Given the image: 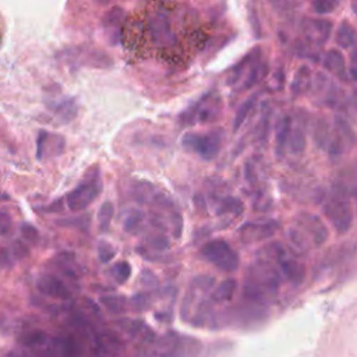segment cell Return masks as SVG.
Returning <instances> with one entry per match:
<instances>
[{"label": "cell", "mask_w": 357, "mask_h": 357, "mask_svg": "<svg viewBox=\"0 0 357 357\" xmlns=\"http://www.w3.org/2000/svg\"><path fill=\"white\" fill-rule=\"evenodd\" d=\"M280 279L282 275L279 268L275 266V261L264 255H258L247 269L243 297L250 303L264 305L276 297L280 287Z\"/></svg>", "instance_id": "1"}, {"label": "cell", "mask_w": 357, "mask_h": 357, "mask_svg": "<svg viewBox=\"0 0 357 357\" xmlns=\"http://www.w3.org/2000/svg\"><path fill=\"white\" fill-rule=\"evenodd\" d=\"M215 279L209 275L195 276L181 304V318L192 326H211L219 324L218 315L213 311V301L209 297V291L213 289Z\"/></svg>", "instance_id": "2"}, {"label": "cell", "mask_w": 357, "mask_h": 357, "mask_svg": "<svg viewBox=\"0 0 357 357\" xmlns=\"http://www.w3.org/2000/svg\"><path fill=\"white\" fill-rule=\"evenodd\" d=\"M324 213L339 234H344L351 229L354 211L347 185L342 181H335L332 184L331 195L324 204Z\"/></svg>", "instance_id": "3"}, {"label": "cell", "mask_w": 357, "mask_h": 357, "mask_svg": "<svg viewBox=\"0 0 357 357\" xmlns=\"http://www.w3.org/2000/svg\"><path fill=\"white\" fill-rule=\"evenodd\" d=\"M223 110L222 98L216 91H208L195 102L188 105L177 117L180 127H190L194 124H208L219 120Z\"/></svg>", "instance_id": "4"}, {"label": "cell", "mask_w": 357, "mask_h": 357, "mask_svg": "<svg viewBox=\"0 0 357 357\" xmlns=\"http://www.w3.org/2000/svg\"><path fill=\"white\" fill-rule=\"evenodd\" d=\"M102 188L103 183L100 178V170L95 165L88 169L86 176L82 178V181L66 195L67 208L71 212L85 211L102 194Z\"/></svg>", "instance_id": "5"}, {"label": "cell", "mask_w": 357, "mask_h": 357, "mask_svg": "<svg viewBox=\"0 0 357 357\" xmlns=\"http://www.w3.org/2000/svg\"><path fill=\"white\" fill-rule=\"evenodd\" d=\"M225 130L222 127H213L205 134L185 132L181 137V145L184 149L197 153L204 160L215 159L223 145Z\"/></svg>", "instance_id": "6"}, {"label": "cell", "mask_w": 357, "mask_h": 357, "mask_svg": "<svg viewBox=\"0 0 357 357\" xmlns=\"http://www.w3.org/2000/svg\"><path fill=\"white\" fill-rule=\"evenodd\" d=\"M199 255L202 259L213 265L223 272H234L240 266V257L231 248V245L223 238H212L206 241L201 250Z\"/></svg>", "instance_id": "7"}, {"label": "cell", "mask_w": 357, "mask_h": 357, "mask_svg": "<svg viewBox=\"0 0 357 357\" xmlns=\"http://www.w3.org/2000/svg\"><path fill=\"white\" fill-rule=\"evenodd\" d=\"M146 29L151 40L158 47H172L177 43V36L172 28L167 10L158 7L148 14Z\"/></svg>", "instance_id": "8"}, {"label": "cell", "mask_w": 357, "mask_h": 357, "mask_svg": "<svg viewBox=\"0 0 357 357\" xmlns=\"http://www.w3.org/2000/svg\"><path fill=\"white\" fill-rule=\"evenodd\" d=\"M155 340V339H153ZM199 342L195 339L183 336L181 333L169 332L160 339L155 340L153 354L162 356H177V354H197L199 350Z\"/></svg>", "instance_id": "9"}, {"label": "cell", "mask_w": 357, "mask_h": 357, "mask_svg": "<svg viewBox=\"0 0 357 357\" xmlns=\"http://www.w3.org/2000/svg\"><path fill=\"white\" fill-rule=\"evenodd\" d=\"M279 227L280 223L275 219L248 220L238 227L237 233L244 244H255L275 236Z\"/></svg>", "instance_id": "10"}, {"label": "cell", "mask_w": 357, "mask_h": 357, "mask_svg": "<svg viewBox=\"0 0 357 357\" xmlns=\"http://www.w3.org/2000/svg\"><path fill=\"white\" fill-rule=\"evenodd\" d=\"M296 226L308 237V240L312 241L315 247L324 245L329 237L328 227L318 215L300 212L296 216Z\"/></svg>", "instance_id": "11"}, {"label": "cell", "mask_w": 357, "mask_h": 357, "mask_svg": "<svg viewBox=\"0 0 357 357\" xmlns=\"http://www.w3.org/2000/svg\"><path fill=\"white\" fill-rule=\"evenodd\" d=\"M66 151V138L57 132L40 130L36 137L38 160H49L60 156Z\"/></svg>", "instance_id": "12"}, {"label": "cell", "mask_w": 357, "mask_h": 357, "mask_svg": "<svg viewBox=\"0 0 357 357\" xmlns=\"http://www.w3.org/2000/svg\"><path fill=\"white\" fill-rule=\"evenodd\" d=\"M332 22L325 18H304L301 22V32L305 40L312 46H324L331 33H332Z\"/></svg>", "instance_id": "13"}, {"label": "cell", "mask_w": 357, "mask_h": 357, "mask_svg": "<svg viewBox=\"0 0 357 357\" xmlns=\"http://www.w3.org/2000/svg\"><path fill=\"white\" fill-rule=\"evenodd\" d=\"M45 103L47 109L61 121L70 123L78 114L77 100L71 96L66 95H49L45 98Z\"/></svg>", "instance_id": "14"}, {"label": "cell", "mask_w": 357, "mask_h": 357, "mask_svg": "<svg viewBox=\"0 0 357 357\" xmlns=\"http://www.w3.org/2000/svg\"><path fill=\"white\" fill-rule=\"evenodd\" d=\"M36 287L42 294L54 300L66 301L71 298V290L68 286L60 278L52 273L39 275L36 279Z\"/></svg>", "instance_id": "15"}, {"label": "cell", "mask_w": 357, "mask_h": 357, "mask_svg": "<svg viewBox=\"0 0 357 357\" xmlns=\"http://www.w3.org/2000/svg\"><path fill=\"white\" fill-rule=\"evenodd\" d=\"M279 265V272L283 275L293 286H300L307 275V268L303 262L297 261L296 258L287 257L286 251L276 259Z\"/></svg>", "instance_id": "16"}, {"label": "cell", "mask_w": 357, "mask_h": 357, "mask_svg": "<svg viewBox=\"0 0 357 357\" xmlns=\"http://www.w3.org/2000/svg\"><path fill=\"white\" fill-rule=\"evenodd\" d=\"M124 11L120 7L110 8L103 17V31L110 45H117L121 36Z\"/></svg>", "instance_id": "17"}, {"label": "cell", "mask_w": 357, "mask_h": 357, "mask_svg": "<svg viewBox=\"0 0 357 357\" xmlns=\"http://www.w3.org/2000/svg\"><path fill=\"white\" fill-rule=\"evenodd\" d=\"M324 67L336 75L339 79L346 81L347 79V70H346V60L340 50L337 49H329L322 59Z\"/></svg>", "instance_id": "18"}, {"label": "cell", "mask_w": 357, "mask_h": 357, "mask_svg": "<svg viewBox=\"0 0 357 357\" xmlns=\"http://www.w3.org/2000/svg\"><path fill=\"white\" fill-rule=\"evenodd\" d=\"M244 202L233 195H226L220 198L215 206V215L219 218H227L230 216L231 219L238 218L244 212Z\"/></svg>", "instance_id": "19"}, {"label": "cell", "mask_w": 357, "mask_h": 357, "mask_svg": "<svg viewBox=\"0 0 357 357\" xmlns=\"http://www.w3.org/2000/svg\"><path fill=\"white\" fill-rule=\"evenodd\" d=\"M312 84V71L308 66H301L294 73L291 84H290V92L294 98L304 95L310 91Z\"/></svg>", "instance_id": "20"}, {"label": "cell", "mask_w": 357, "mask_h": 357, "mask_svg": "<svg viewBox=\"0 0 357 357\" xmlns=\"http://www.w3.org/2000/svg\"><path fill=\"white\" fill-rule=\"evenodd\" d=\"M29 254L28 247L22 241H14L10 245L0 248V266L14 265L18 259L25 258Z\"/></svg>", "instance_id": "21"}, {"label": "cell", "mask_w": 357, "mask_h": 357, "mask_svg": "<svg viewBox=\"0 0 357 357\" xmlns=\"http://www.w3.org/2000/svg\"><path fill=\"white\" fill-rule=\"evenodd\" d=\"M291 128V119L290 116H283L278 121V128H276V144H275V153L278 159H282L286 153L287 148V139H289V132Z\"/></svg>", "instance_id": "22"}, {"label": "cell", "mask_w": 357, "mask_h": 357, "mask_svg": "<svg viewBox=\"0 0 357 357\" xmlns=\"http://www.w3.org/2000/svg\"><path fill=\"white\" fill-rule=\"evenodd\" d=\"M236 290H237V280L234 278H226L215 289H212L209 297L212 298L213 303L230 301L234 297Z\"/></svg>", "instance_id": "23"}, {"label": "cell", "mask_w": 357, "mask_h": 357, "mask_svg": "<svg viewBox=\"0 0 357 357\" xmlns=\"http://www.w3.org/2000/svg\"><path fill=\"white\" fill-rule=\"evenodd\" d=\"M259 54H261V49H259V47H255V49H252L250 53H247L236 66L231 67L230 74H229L226 82H227L229 85H233L234 82H237V81L244 75V73H245V70L248 68V66L251 64V61H252L257 56H259Z\"/></svg>", "instance_id": "24"}, {"label": "cell", "mask_w": 357, "mask_h": 357, "mask_svg": "<svg viewBox=\"0 0 357 357\" xmlns=\"http://www.w3.org/2000/svg\"><path fill=\"white\" fill-rule=\"evenodd\" d=\"M286 238H287L289 244L291 245V248L294 251H297L298 254H305V252L310 251L311 245H310L308 237L296 225L287 229Z\"/></svg>", "instance_id": "25"}, {"label": "cell", "mask_w": 357, "mask_h": 357, "mask_svg": "<svg viewBox=\"0 0 357 357\" xmlns=\"http://www.w3.org/2000/svg\"><path fill=\"white\" fill-rule=\"evenodd\" d=\"M54 262L57 265V269L61 271L66 276L77 279L79 276L78 265L75 261V255L71 252H60L54 257Z\"/></svg>", "instance_id": "26"}, {"label": "cell", "mask_w": 357, "mask_h": 357, "mask_svg": "<svg viewBox=\"0 0 357 357\" xmlns=\"http://www.w3.org/2000/svg\"><path fill=\"white\" fill-rule=\"evenodd\" d=\"M20 342L25 347L38 349V350H43L45 351L46 346H47V342H49V336L43 331L33 329V331H28L24 335H21Z\"/></svg>", "instance_id": "27"}, {"label": "cell", "mask_w": 357, "mask_h": 357, "mask_svg": "<svg viewBox=\"0 0 357 357\" xmlns=\"http://www.w3.org/2000/svg\"><path fill=\"white\" fill-rule=\"evenodd\" d=\"M305 146H307V138H305L304 128L300 124L297 127L291 126L289 132V139H287V148L293 155H301L305 151Z\"/></svg>", "instance_id": "28"}, {"label": "cell", "mask_w": 357, "mask_h": 357, "mask_svg": "<svg viewBox=\"0 0 357 357\" xmlns=\"http://www.w3.org/2000/svg\"><path fill=\"white\" fill-rule=\"evenodd\" d=\"M335 40L337 43L339 47L342 49H349L351 46H354L356 43V31L353 28V25L347 21H343L339 24L336 33H335Z\"/></svg>", "instance_id": "29"}, {"label": "cell", "mask_w": 357, "mask_h": 357, "mask_svg": "<svg viewBox=\"0 0 357 357\" xmlns=\"http://www.w3.org/2000/svg\"><path fill=\"white\" fill-rule=\"evenodd\" d=\"M257 100H258V93H252L251 96H248L244 103L237 109L236 112V116L233 119V131H238L240 127L245 123L247 117L251 114V112L254 110L255 105H257Z\"/></svg>", "instance_id": "30"}, {"label": "cell", "mask_w": 357, "mask_h": 357, "mask_svg": "<svg viewBox=\"0 0 357 357\" xmlns=\"http://www.w3.org/2000/svg\"><path fill=\"white\" fill-rule=\"evenodd\" d=\"M145 222V213L139 209H131L127 212L123 220V230L128 234H137Z\"/></svg>", "instance_id": "31"}, {"label": "cell", "mask_w": 357, "mask_h": 357, "mask_svg": "<svg viewBox=\"0 0 357 357\" xmlns=\"http://www.w3.org/2000/svg\"><path fill=\"white\" fill-rule=\"evenodd\" d=\"M99 303L112 314H121L127 310V300L126 297L120 294H109V296H102L99 298Z\"/></svg>", "instance_id": "32"}, {"label": "cell", "mask_w": 357, "mask_h": 357, "mask_svg": "<svg viewBox=\"0 0 357 357\" xmlns=\"http://www.w3.org/2000/svg\"><path fill=\"white\" fill-rule=\"evenodd\" d=\"M333 123H335V130L344 138L347 145L351 148L356 142V134H354V130H353L351 124L349 123V120L346 117H343L342 114H336L333 117Z\"/></svg>", "instance_id": "33"}, {"label": "cell", "mask_w": 357, "mask_h": 357, "mask_svg": "<svg viewBox=\"0 0 357 357\" xmlns=\"http://www.w3.org/2000/svg\"><path fill=\"white\" fill-rule=\"evenodd\" d=\"M331 137H332V131L326 123L325 119H319L317 123H315V128H314V142L317 144L318 148L321 149H326L329 141H331Z\"/></svg>", "instance_id": "34"}, {"label": "cell", "mask_w": 357, "mask_h": 357, "mask_svg": "<svg viewBox=\"0 0 357 357\" xmlns=\"http://www.w3.org/2000/svg\"><path fill=\"white\" fill-rule=\"evenodd\" d=\"M131 272H132L131 264L128 261H124V259L113 264L112 268H110V275L114 279V282L119 283V284L127 283L128 279L131 278Z\"/></svg>", "instance_id": "35"}, {"label": "cell", "mask_w": 357, "mask_h": 357, "mask_svg": "<svg viewBox=\"0 0 357 357\" xmlns=\"http://www.w3.org/2000/svg\"><path fill=\"white\" fill-rule=\"evenodd\" d=\"M170 247V241H169V237L166 234H163L162 231L160 233H155V234H151L146 241H145V245L144 248L145 250H151L153 252H165L167 251Z\"/></svg>", "instance_id": "36"}, {"label": "cell", "mask_w": 357, "mask_h": 357, "mask_svg": "<svg viewBox=\"0 0 357 357\" xmlns=\"http://www.w3.org/2000/svg\"><path fill=\"white\" fill-rule=\"evenodd\" d=\"M113 212H114V206L110 201H105L102 202L99 211H98V223H99V230L102 233L109 231L110 229V223H112V218H113Z\"/></svg>", "instance_id": "37"}, {"label": "cell", "mask_w": 357, "mask_h": 357, "mask_svg": "<svg viewBox=\"0 0 357 357\" xmlns=\"http://www.w3.org/2000/svg\"><path fill=\"white\" fill-rule=\"evenodd\" d=\"M96 251H98V258H99V261L102 264H109L116 257V254H117L116 247L112 243L105 241V240H100L98 243Z\"/></svg>", "instance_id": "38"}, {"label": "cell", "mask_w": 357, "mask_h": 357, "mask_svg": "<svg viewBox=\"0 0 357 357\" xmlns=\"http://www.w3.org/2000/svg\"><path fill=\"white\" fill-rule=\"evenodd\" d=\"M56 223L63 227H75V229L86 230L91 223V218L88 215H81V216H75V218L60 219V220H56Z\"/></svg>", "instance_id": "39"}, {"label": "cell", "mask_w": 357, "mask_h": 357, "mask_svg": "<svg viewBox=\"0 0 357 357\" xmlns=\"http://www.w3.org/2000/svg\"><path fill=\"white\" fill-rule=\"evenodd\" d=\"M269 119H271V110H265L262 117L259 119V124L257 127V138L262 142L266 141L268 132H269Z\"/></svg>", "instance_id": "40"}, {"label": "cell", "mask_w": 357, "mask_h": 357, "mask_svg": "<svg viewBox=\"0 0 357 357\" xmlns=\"http://www.w3.org/2000/svg\"><path fill=\"white\" fill-rule=\"evenodd\" d=\"M337 6V0H312V8L317 14H329Z\"/></svg>", "instance_id": "41"}, {"label": "cell", "mask_w": 357, "mask_h": 357, "mask_svg": "<svg viewBox=\"0 0 357 357\" xmlns=\"http://www.w3.org/2000/svg\"><path fill=\"white\" fill-rule=\"evenodd\" d=\"M130 307L135 311V312H141L144 310H146L149 307V298L145 293H137L130 298Z\"/></svg>", "instance_id": "42"}, {"label": "cell", "mask_w": 357, "mask_h": 357, "mask_svg": "<svg viewBox=\"0 0 357 357\" xmlns=\"http://www.w3.org/2000/svg\"><path fill=\"white\" fill-rule=\"evenodd\" d=\"M139 282L145 289H156L158 287V276L151 269H144L139 276Z\"/></svg>", "instance_id": "43"}, {"label": "cell", "mask_w": 357, "mask_h": 357, "mask_svg": "<svg viewBox=\"0 0 357 357\" xmlns=\"http://www.w3.org/2000/svg\"><path fill=\"white\" fill-rule=\"evenodd\" d=\"M272 7L279 13H289L297 7V0H269Z\"/></svg>", "instance_id": "44"}, {"label": "cell", "mask_w": 357, "mask_h": 357, "mask_svg": "<svg viewBox=\"0 0 357 357\" xmlns=\"http://www.w3.org/2000/svg\"><path fill=\"white\" fill-rule=\"evenodd\" d=\"M13 230V219L10 213L0 211V236H8Z\"/></svg>", "instance_id": "45"}, {"label": "cell", "mask_w": 357, "mask_h": 357, "mask_svg": "<svg viewBox=\"0 0 357 357\" xmlns=\"http://www.w3.org/2000/svg\"><path fill=\"white\" fill-rule=\"evenodd\" d=\"M22 236L25 237V240H28L32 244H36L39 241V231L29 223H24L21 227Z\"/></svg>", "instance_id": "46"}, {"label": "cell", "mask_w": 357, "mask_h": 357, "mask_svg": "<svg viewBox=\"0 0 357 357\" xmlns=\"http://www.w3.org/2000/svg\"><path fill=\"white\" fill-rule=\"evenodd\" d=\"M194 205H195L198 212H201V213L206 212V202H205L202 194H195L194 195Z\"/></svg>", "instance_id": "47"}, {"label": "cell", "mask_w": 357, "mask_h": 357, "mask_svg": "<svg viewBox=\"0 0 357 357\" xmlns=\"http://www.w3.org/2000/svg\"><path fill=\"white\" fill-rule=\"evenodd\" d=\"M155 318L158 319V321H160V322H172V319H173V314H172V311H165L163 312V315L160 314V312H155Z\"/></svg>", "instance_id": "48"}, {"label": "cell", "mask_w": 357, "mask_h": 357, "mask_svg": "<svg viewBox=\"0 0 357 357\" xmlns=\"http://www.w3.org/2000/svg\"><path fill=\"white\" fill-rule=\"evenodd\" d=\"M96 3H99V4H107L110 0H95Z\"/></svg>", "instance_id": "49"}]
</instances>
